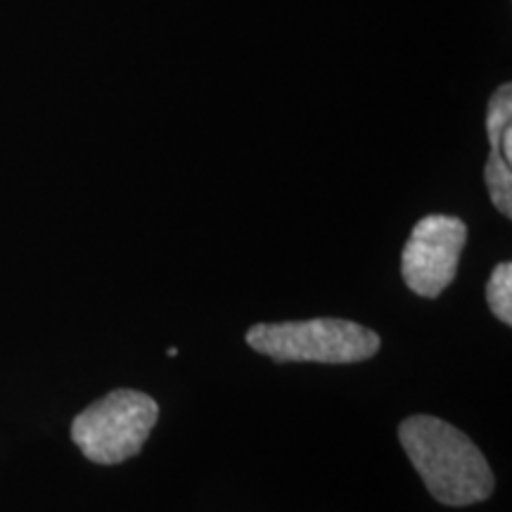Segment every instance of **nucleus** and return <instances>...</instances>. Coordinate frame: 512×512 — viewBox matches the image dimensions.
Wrapping results in <instances>:
<instances>
[{
  "label": "nucleus",
  "instance_id": "4",
  "mask_svg": "<svg viewBox=\"0 0 512 512\" xmlns=\"http://www.w3.org/2000/svg\"><path fill=\"white\" fill-rule=\"evenodd\" d=\"M467 226L458 216L430 214L415 223L401 254V275L418 297L437 299L456 280Z\"/></svg>",
  "mask_w": 512,
  "mask_h": 512
},
{
  "label": "nucleus",
  "instance_id": "3",
  "mask_svg": "<svg viewBox=\"0 0 512 512\" xmlns=\"http://www.w3.org/2000/svg\"><path fill=\"white\" fill-rule=\"evenodd\" d=\"M159 420V406L138 389H114L72 422V439L91 463L119 465L143 451Z\"/></svg>",
  "mask_w": 512,
  "mask_h": 512
},
{
  "label": "nucleus",
  "instance_id": "6",
  "mask_svg": "<svg viewBox=\"0 0 512 512\" xmlns=\"http://www.w3.org/2000/svg\"><path fill=\"white\" fill-rule=\"evenodd\" d=\"M486 302L494 316L505 325H512V264L503 261L494 268L486 283Z\"/></svg>",
  "mask_w": 512,
  "mask_h": 512
},
{
  "label": "nucleus",
  "instance_id": "5",
  "mask_svg": "<svg viewBox=\"0 0 512 512\" xmlns=\"http://www.w3.org/2000/svg\"><path fill=\"white\" fill-rule=\"evenodd\" d=\"M486 133H489L491 155L484 169V181L491 202L505 219L512 216V86L503 83L491 95L486 112Z\"/></svg>",
  "mask_w": 512,
  "mask_h": 512
},
{
  "label": "nucleus",
  "instance_id": "2",
  "mask_svg": "<svg viewBox=\"0 0 512 512\" xmlns=\"http://www.w3.org/2000/svg\"><path fill=\"white\" fill-rule=\"evenodd\" d=\"M247 344L256 354L275 363H361L373 358L382 347L375 330L344 318L287 320V323H259L247 330Z\"/></svg>",
  "mask_w": 512,
  "mask_h": 512
},
{
  "label": "nucleus",
  "instance_id": "1",
  "mask_svg": "<svg viewBox=\"0 0 512 512\" xmlns=\"http://www.w3.org/2000/svg\"><path fill=\"white\" fill-rule=\"evenodd\" d=\"M399 441L439 503L463 508L494 494L496 477L484 453L451 422L434 415H413L401 422Z\"/></svg>",
  "mask_w": 512,
  "mask_h": 512
}]
</instances>
